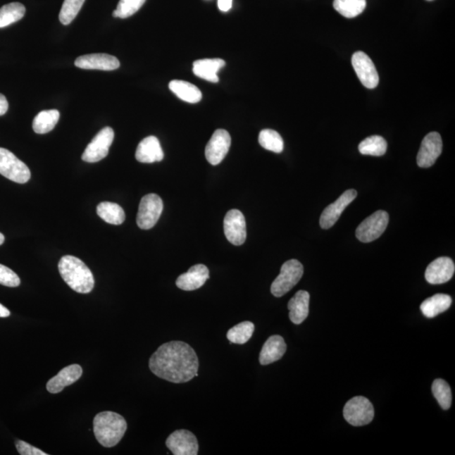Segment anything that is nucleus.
<instances>
[{
	"label": "nucleus",
	"instance_id": "42",
	"mask_svg": "<svg viewBox=\"0 0 455 455\" xmlns=\"http://www.w3.org/2000/svg\"><path fill=\"white\" fill-rule=\"evenodd\" d=\"M428 1H432V0H428Z\"/></svg>",
	"mask_w": 455,
	"mask_h": 455
},
{
	"label": "nucleus",
	"instance_id": "39",
	"mask_svg": "<svg viewBox=\"0 0 455 455\" xmlns=\"http://www.w3.org/2000/svg\"><path fill=\"white\" fill-rule=\"evenodd\" d=\"M8 108V103L6 96L0 94V116H3L7 113Z\"/></svg>",
	"mask_w": 455,
	"mask_h": 455
},
{
	"label": "nucleus",
	"instance_id": "21",
	"mask_svg": "<svg viewBox=\"0 0 455 455\" xmlns=\"http://www.w3.org/2000/svg\"><path fill=\"white\" fill-rule=\"evenodd\" d=\"M287 351V345L281 336L270 337L261 349L259 361L261 365H268L280 360Z\"/></svg>",
	"mask_w": 455,
	"mask_h": 455
},
{
	"label": "nucleus",
	"instance_id": "15",
	"mask_svg": "<svg viewBox=\"0 0 455 455\" xmlns=\"http://www.w3.org/2000/svg\"><path fill=\"white\" fill-rule=\"evenodd\" d=\"M230 145L231 137L229 132L224 130H216L206 146V158L213 166L220 164L229 152Z\"/></svg>",
	"mask_w": 455,
	"mask_h": 455
},
{
	"label": "nucleus",
	"instance_id": "38",
	"mask_svg": "<svg viewBox=\"0 0 455 455\" xmlns=\"http://www.w3.org/2000/svg\"><path fill=\"white\" fill-rule=\"evenodd\" d=\"M233 4V0H218V6L221 11H229Z\"/></svg>",
	"mask_w": 455,
	"mask_h": 455
},
{
	"label": "nucleus",
	"instance_id": "16",
	"mask_svg": "<svg viewBox=\"0 0 455 455\" xmlns=\"http://www.w3.org/2000/svg\"><path fill=\"white\" fill-rule=\"evenodd\" d=\"M455 266L449 257L442 256L429 264L425 278L431 285H442L447 282L454 276Z\"/></svg>",
	"mask_w": 455,
	"mask_h": 455
},
{
	"label": "nucleus",
	"instance_id": "13",
	"mask_svg": "<svg viewBox=\"0 0 455 455\" xmlns=\"http://www.w3.org/2000/svg\"><path fill=\"white\" fill-rule=\"evenodd\" d=\"M358 192L354 189L343 192L338 199L330 204L322 212L320 218V225L322 229L328 230L332 228L341 217L342 213L347 206L353 203V201L357 197Z\"/></svg>",
	"mask_w": 455,
	"mask_h": 455
},
{
	"label": "nucleus",
	"instance_id": "7",
	"mask_svg": "<svg viewBox=\"0 0 455 455\" xmlns=\"http://www.w3.org/2000/svg\"><path fill=\"white\" fill-rule=\"evenodd\" d=\"M389 214L380 210L364 220L356 230V237L359 242L369 243L380 238L389 224Z\"/></svg>",
	"mask_w": 455,
	"mask_h": 455
},
{
	"label": "nucleus",
	"instance_id": "19",
	"mask_svg": "<svg viewBox=\"0 0 455 455\" xmlns=\"http://www.w3.org/2000/svg\"><path fill=\"white\" fill-rule=\"evenodd\" d=\"M83 369L79 364H72L64 368L57 375L47 382V392L58 394L68 385L75 383L82 376Z\"/></svg>",
	"mask_w": 455,
	"mask_h": 455
},
{
	"label": "nucleus",
	"instance_id": "6",
	"mask_svg": "<svg viewBox=\"0 0 455 455\" xmlns=\"http://www.w3.org/2000/svg\"><path fill=\"white\" fill-rule=\"evenodd\" d=\"M343 416L349 424L361 427L372 422L375 418V409L367 398L356 397L347 402Z\"/></svg>",
	"mask_w": 455,
	"mask_h": 455
},
{
	"label": "nucleus",
	"instance_id": "32",
	"mask_svg": "<svg viewBox=\"0 0 455 455\" xmlns=\"http://www.w3.org/2000/svg\"><path fill=\"white\" fill-rule=\"evenodd\" d=\"M432 390L442 409H449L452 404V392L447 382L441 379L435 380L433 381Z\"/></svg>",
	"mask_w": 455,
	"mask_h": 455
},
{
	"label": "nucleus",
	"instance_id": "22",
	"mask_svg": "<svg viewBox=\"0 0 455 455\" xmlns=\"http://www.w3.org/2000/svg\"><path fill=\"white\" fill-rule=\"evenodd\" d=\"M310 298V294L307 291L300 290L289 300L287 308L289 310V319L294 324L299 325L306 320Z\"/></svg>",
	"mask_w": 455,
	"mask_h": 455
},
{
	"label": "nucleus",
	"instance_id": "12",
	"mask_svg": "<svg viewBox=\"0 0 455 455\" xmlns=\"http://www.w3.org/2000/svg\"><path fill=\"white\" fill-rule=\"evenodd\" d=\"M166 444L174 455H197L199 454V441L188 430H177L167 437Z\"/></svg>",
	"mask_w": 455,
	"mask_h": 455
},
{
	"label": "nucleus",
	"instance_id": "36",
	"mask_svg": "<svg viewBox=\"0 0 455 455\" xmlns=\"http://www.w3.org/2000/svg\"><path fill=\"white\" fill-rule=\"evenodd\" d=\"M0 285L16 287L20 285V279L11 268L0 264Z\"/></svg>",
	"mask_w": 455,
	"mask_h": 455
},
{
	"label": "nucleus",
	"instance_id": "27",
	"mask_svg": "<svg viewBox=\"0 0 455 455\" xmlns=\"http://www.w3.org/2000/svg\"><path fill=\"white\" fill-rule=\"evenodd\" d=\"M60 117L58 110L42 111L33 120L34 132L38 135H45L54 130Z\"/></svg>",
	"mask_w": 455,
	"mask_h": 455
},
{
	"label": "nucleus",
	"instance_id": "5",
	"mask_svg": "<svg viewBox=\"0 0 455 455\" xmlns=\"http://www.w3.org/2000/svg\"><path fill=\"white\" fill-rule=\"evenodd\" d=\"M0 174L10 181L25 184L31 179L27 165L6 149L0 148Z\"/></svg>",
	"mask_w": 455,
	"mask_h": 455
},
{
	"label": "nucleus",
	"instance_id": "4",
	"mask_svg": "<svg viewBox=\"0 0 455 455\" xmlns=\"http://www.w3.org/2000/svg\"><path fill=\"white\" fill-rule=\"evenodd\" d=\"M304 267L298 260H289L283 263L280 274L273 282L271 292L275 297L280 298L293 289L302 278Z\"/></svg>",
	"mask_w": 455,
	"mask_h": 455
},
{
	"label": "nucleus",
	"instance_id": "23",
	"mask_svg": "<svg viewBox=\"0 0 455 455\" xmlns=\"http://www.w3.org/2000/svg\"><path fill=\"white\" fill-rule=\"evenodd\" d=\"M225 62L220 58L201 59L193 63V73L201 79L212 83H218V72L224 68Z\"/></svg>",
	"mask_w": 455,
	"mask_h": 455
},
{
	"label": "nucleus",
	"instance_id": "29",
	"mask_svg": "<svg viewBox=\"0 0 455 455\" xmlns=\"http://www.w3.org/2000/svg\"><path fill=\"white\" fill-rule=\"evenodd\" d=\"M25 14V8L20 3H11L0 8V28L8 27L23 19Z\"/></svg>",
	"mask_w": 455,
	"mask_h": 455
},
{
	"label": "nucleus",
	"instance_id": "26",
	"mask_svg": "<svg viewBox=\"0 0 455 455\" xmlns=\"http://www.w3.org/2000/svg\"><path fill=\"white\" fill-rule=\"evenodd\" d=\"M96 211L98 216L108 224L120 225L125 221V212L117 204L103 201L97 206Z\"/></svg>",
	"mask_w": 455,
	"mask_h": 455
},
{
	"label": "nucleus",
	"instance_id": "8",
	"mask_svg": "<svg viewBox=\"0 0 455 455\" xmlns=\"http://www.w3.org/2000/svg\"><path fill=\"white\" fill-rule=\"evenodd\" d=\"M163 208V201L157 194L151 193L144 196L141 199L137 216V226L142 230L152 229L161 218Z\"/></svg>",
	"mask_w": 455,
	"mask_h": 455
},
{
	"label": "nucleus",
	"instance_id": "2",
	"mask_svg": "<svg viewBox=\"0 0 455 455\" xmlns=\"http://www.w3.org/2000/svg\"><path fill=\"white\" fill-rule=\"evenodd\" d=\"M58 271L63 281L77 293L89 294L94 289V279L91 270L77 257L63 256L59 261Z\"/></svg>",
	"mask_w": 455,
	"mask_h": 455
},
{
	"label": "nucleus",
	"instance_id": "17",
	"mask_svg": "<svg viewBox=\"0 0 455 455\" xmlns=\"http://www.w3.org/2000/svg\"><path fill=\"white\" fill-rule=\"evenodd\" d=\"M75 66L83 70L111 71L120 67L119 60L106 54H94L80 56L75 60Z\"/></svg>",
	"mask_w": 455,
	"mask_h": 455
},
{
	"label": "nucleus",
	"instance_id": "41",
	"mask_svg": "<svg viewBox=\"0 0 455 455\" xmlns=\"http://www.w3.org/2000/svg\"><path fill=\"white\" fill-rule=\"evenodd\" d=\"M4 242V236L2 233H0V246Z\"/></svg>",
	"mask_w": 455,
	"mask_h": 455
},
{
	"label": "nucleus",
	"instance_id": "11",
	"mask_svg": "<svg viewBox=\"0 0 455 455\" xmlns=\"http://www.w3.org/2000/svg\"><path fill=\"white\" fill-rule=\"evenodd\" d=\"M443 150V141L439 132H432L424 137L416 163L420 168H428L435 164Z\"/></svg>",
	"mask_w": 455,
	"mask_h": 455
},
{
	"label": "nucleus",
	"instance_id": "10",
	"mask_svg": "<svg viewBox=\"0 0 455 455\" xmlns=\"http://www.w3.org/2000/svg\"><path fill=\"white\" fill-rule=\"evenodd\" d=\"M351 64L364 87L375 89L380 82L375 63L363 51H357L351 58Z\"/></svg>",
	"mask_w": 455,
	"mask_h": 455
},
{
	"label": "nucleus",
	"instance_id": "18",
	"mask_svg": "<svg viewBox=\"0 0 455 455\" xmlns=\"http://www.w3.org/2000/svg\"><path fill=\"white\" fill-rule=\"evenodd\" d=\"M209 278V270L205 265L193 266L188 272L180 275L175 285L180 289L193 291L200 289Z\"/></svg>",
	"mask_w": 455,
	"mask_h": 455
},
{
	"label": "nucleus",
	"instance_id": "24",
	"mask_svg": "<svg viewBox=\"0 0 455 455\" xmlns=\"http://www.w3.org/2000/svg\"><path fill=\"white\" fill-rule=\"evenodd\" d=\"M451 304L452 299L449 295L437 294L424 300L420 308L423 314L428 318H435V316H439L441 313L449 310Z\"/></svg>",
	"mask_w": 455,
	"mask_h": 455
},
{
	"label": "nucleus",
	"instance_id": "35",
	"mask_svg": "<svg viewBox=\"0 0 455 455\" xmlns=\"http://www.w3.org/2000/svg\"><path fill=\"white\" fill-rule=\"evenodd\" d=\"M146 0H120L116 11L118 18L126 19L134 15L144 6Z\"/></svg>",
	"mask_w": 455,
	"mask_h": 455
},
{
	"label": "nucleus",
	"instance_id": "40",
	"mask_svg": "<svg viewBox=\"0 0 455 455\" xmlns=\"http://www.w3.org/2000/svg\"><path fill=\"white\" fill-rule=\"evenodd\" d=\"M11 316V311L8 310L6 307H4L3 304H0V317L1 318H6Z\"/></svg>",
	"mask_w": 455,
	"mask_h": 455
},
{
	"label": "nucleus",
	"instance_id": "28",
	"mask_svg": "<svg viewBox=\"0 0 455 455\" xmlns=\"http://www.w3.org/2000/svg\"><path fill=\"white\" fill-rule=\"evenodd\" d=\"M366 0H334L333 7L346 18H354L361 15L366 8Z\"/></svg>",
	"mask_w": 455,
	"mask_h": 455
},
{
	"label": "nucleus",
	"instance_id": "20",
	"mask_svg": "<svg viewBox=\"0 0 455 455\" xmlns=\"http://www.w3.org/2000/svg\"><path fill=\"white\" fill-rule=\"evenodd\" d=\"M136 160L140 163L160 162L164 158V152L156 137L149 136L142 140L137 146Z\"/></svg>",
	"mask_w": 455,
	"mask_h": 455
},
{
	"label": "nucleus",
	"instance_id": "34",
	"mask_svg": "<svg viewBox=\"0 0 455 455\" xmlns=\"http://www.w3.org/2000/svg\"><path fill=\"white\" fill-rule=\"evenodd\" d=\"M85 0H64L61 11L59 13V20L63 25H70L79 14Z\"/></svg>",
	"mask_w": 455,
	"mask_h": 455
},
{
	"label": "nucleus",
	"instance_id": "1",
	"mask_svg": "<svg viewBox=\"0 0 455 455\" xmlns=\"http://www.w3.org/2000/svg\"><path fill=\"white\" fill-rule=\"evenodd\" d=\"M149 369L171 383H187L199 376V360L186 342L173 341L161 345L149 359Z\"/></svg>",
	"mask_w": 455,
	"mask_h": 455
},
{
	"label": "nucleus",
	"instance_id": "37",
	"mask_svg": "<svg viewBox=\"0 0 455 455\" xmlns=\"http://www.w3.org/2000/svg\"><path fill=\"white\" fill-rule=\"evenodd\" d=\"M16 449L21 455H46L41 449L34 447V446L25 443L24 441L18 440L15 443Z\"/></svg>",
	"mask_w": 455,
	"mask_h": 455
},
{
	"label": "nucleus",
	"instance_id": "30",
	"mask_svg": "<svg viewBox=\"0 0 455 455\" xmlns=\"http://www.w3.org/2000/svg\"><path fill=\"white\" fill-rule=\"evenodd\" d=\"M359 150L364 156H382L387 150V142L381 136L368 137L360 143Z\"/></svg>",
	"mask_w": 455,
	"mask_h": 455
},
{
	"label": "nucleus",
	"instance_id": "3",
	"mask_svg": "<svg viewBox=\"0 0 455 455\" xmlns=\"http://www.w3.org/2000/svg\"><path fill=\"white\" fill-rule=\"evenodd\" d=\"M93 425L96 440L106 448L117 445L127 428L125 418L113 411H103L97 414Z\"/></svg>",
	"mask_w": 455,
	"mask_h": 455
},
{
	"label": "nucleus",
	"instance_id": "9",
	"mask_svg": "<svg viewBox=\"0 0 455 455\" xmlns=\"http://www.w3.org/2000/svg\"><path fill=\"white\" fill-rule=\"evenodd\" d=\"M114 139V131L110 127L103 128L89 144L82 154V160L88 163H96L103 160L109 153Z\"/></svg>",
	"mask_w": 455,
	"mask_h": 455
},
{
	"label": "nucleus",
	"instance_id": "33",
	"mask_svg": "<svg viewBox=\"0 0 455 455\" xmlns=\"http://www.w3.org/2000/svg\"><path fill=\"white\" fill-rule=\"evenodd\" d=\"M259 144L261 147L277 154L282 152L285 144L280 135L272 130H264L259 135Z\"/></svg>",
	"mask_w": 455,
	"mask_h": 455
},
{
	"label": "nucleus",
	"instance_id": "14",
	"mask_svg": "<svg viewBox=\"0 0 455 455\" xmlns=\"http://www.w3.org/2000/svg\"><path fill=\"white\" fill-rule=\"evenodd\" d=\"M224 230L227 239L235 246H242L246 242V218L239 210L232 209L226 213Z\"/></svg>",
	"mask_w": 455,
	"mask_h": 455
},
{
	"label": "nucleus",
	"instance_id": "25",
	"mask_svg": "<svg viewBox=\"0 0 455 455\" xmlns=\"http://www.w3.org/2000/svg\"><path fill=\"white\" fill-rule=\"evenodd\" d=\"M169 88L181 100L192 103V104L199 102L201 97H203L200 89L195 87L194 85L187 82V81H170Z\"/></svg>",
	"mask_w": 455,
	"mask_h": 455
},
{
	"label": "nucleus",
	"instance_id": "31",
	"mask_svg": "<svg viewBox=\"0 0 455 455\" xmlns=\"http://www.w3.org/2000/svg\"><path fill=\"white\" fill-rule=\"evenodd\" d=\"M255 325L251 321H243L236 325L227 332V338L231 343L235 344H244L252 337L254 333Z\"/></svg>",
	"mask_w": 455,
	"mask_h": 455
}]
</instances>
